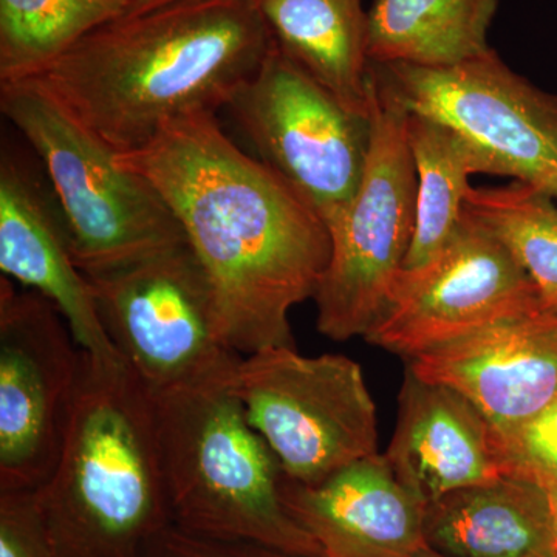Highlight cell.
<instances>
[{
    "mask_svg": "<svg viewBox=\"0 0 557 557\" xmlns=\"http://www.w3.org/2000/svg\"><path fill=\"white\" fill-rule=\"evenodd\" d=\"M116 159L170 205L211 282L226 346L240 357L295 347L289 310L313 299L332 255L321 215L244 152L218 113L171 121Z\"/></svg>",
    "mask_w": 557,
    "mask_h": 557,
    "instance_id": "6da1fadb",
    "label": "cell"
},
{
    "mask_svg": "<svg viewBox=\"0 0 557 557\" xmlns=\"http://www.w3.org/2000/svg\"><path fill=\"white\" fill-rule=\"evenodd\" d=\"M273 47L255 0H170L106 22L33 81L126 153L171 121L226 109Z\"/></svg>",
    "mask_w": 557,
    "mask_h": 557,
    "instance_id": "7a4b0ae2",
    "label": "cell"
},
{
    "mask_svg": "<svg viewBox=\"0 0 557 557\" xmlns=\"http://www.w3.org/2000/svg\"><path fill=\"white\" fill-rule=\"evenodd\" d=\"M36 491L60 557H141L172 523L156 398L126 362L83 351L57 468Z\"/></svg>",
    "mask_w": 557,
    "mask_h": 557,
    "instance_id": "3957f363",
    "label": "cell"
},
{
    "mask_svg": "<svg viewBox=\"0 0 557 557\" xmlns=\"http://www.w3.org/2000/svg\"><path fill=\"white\" fill-rule=\"evenodd\" d=\"M233 376L153 395L172 523L199 536L324 557L285 507L284 472L248 423Z\"/></svg>",
    "mask_w": 557,
    "mask_h": 557,
    "instance_id": "277c9868",
    "label": "cell"
},
{
    "mask_svg": "<svg viewBox=\"0 0 557 557\" xmlns=\"http://www.w3.org/2000/svg\"><path fill=\"white\" fill-rule=\"evenodd\" d=\"M0 110L38 156L84 276L188 244L159 189L123 166L39 83L0 84Z\"/></svg>",
    "mask_w": 557,
    "mask_h": 557,
    "instance_id": "5b68a950",
    "label": "cell"
},
{
    "mask_svg": "<svg viewBox=\"0 0 557 557\" xmlns=\"http://www.w3.org/2000/svg\"><path fill=\"white\" fill-rule=\"evenodd\" d=\"M408 119L409 110L370 65L368 164L347 211L329 228L332 255L313 296L318 330L329 339L364 338L412 244L417 172Z\"/></svg>",
    "mask_w": 557,
    "mask_h": 557,
    "instance_id": "8992f818",
    "label": "cell"
},
{
    "mask_svg": "<svg viewBox=\"0 0 557 557\" xmlns=\"http://www.w3.org/2000/svg\"><path fill=\"white\" fill-rule=\"evenodd\" d=\"M233 388L285 478L314 486L379 454V418L361 366L346 355L270 347L242 357Z\"/></svg>",
    "mask_w": 557,
    "mask_h": 557,
    "instance_id": "52a82bcc",
    "label": "cell"
},
{
    "mask_svg": "<svg viewBox=\"0 0 557 557\" xmlns=\"http://www.w3.org/2000/svg\"><path fill=\"white\" fill-rule=\"evenodd\" d=\"M87 278L109 339L153 395L236 372L242 357L223 341L211 282L188 244Z\"/></svg>",
    "mask_w": 557,
    "mask_h": 557,
    "instance_id": "ba28073f",
    "label": "cell"
},
{
    "mask_svg": "<svg viewBox=\"0 0 557 557\" xmlns=\"http://www.w3.org/2000/svg\"><path fill=\"white\" fill-rule=\"evenodd\" d=\"M274 174L327 228L354 200L370 150L372 120L338 100L274 44L226 109Z\"/></svg>",
    "mask_w": 557,
    "mask_h": 557,
    "instance_id": "9c48e42d",
    "label": "cell"
},
{
    "mask_svg": "<svg viewBox=\"0 0 557 557\" xmlns=\"http://www.w3.org/2000/svg\"><path fill=\"white\" fill-rule=\"evenodd\" d=\"M410 113L448 124L482 153L490 175L557 199V95L508 67L496 51L453 67L372 64Z\"/></svg>",
    "mask_w": 557,
    "mask_h": 557,
    "instance_id": "30bf717a",
    "label": "cell"
},
{
    "mask_svg": "<svg viewBox=\"0 0 557 557\" xmlns=\"http://www.w3.org/2000/svg\"><path fill=\"white\" fill-rule=\"evenodd\" d=\"M81 358L57 306L0 277V491H36L53 474Z\"/></svg>",
    "mask_w": 557,
    "mask_h": 557,
    "instance_id": "8fae6325",
    "label": "cell"
},
{
    "mask_svg": "<svg viewBox=\"0 0 557 557\" xmlns=\"http://www.w3.org/2000/svg\"><path fill=\"white\" fill-rule=\"evenodd\" d=\"M541 310L527 271L465 211L456 236L437 258L399 271L364 339L409 361L505 319Z\"/></svg>",
    "mask_w": 557,
    "mask_h": 557,
    "instance_id": "7c38bea8",
    "label": "cell"
},
{
    "mask_svg": "<svg viewBox=\"0 0 557 557\" xmlns=\"http://www.w3.org/2000/svg\"><path fill=\"white\" fill-rule=\"evenodd\" d=\"M408 366L421 379L465 395L497 442L557 395V311L505 319L418 355Z\"/></svg>",
    "mask_w": 557,
    "mask_h": 557,
    "instance_id": "4fadbf2b",
    "label": "cell"
},
{
    "mask_svg": "<svg viewBox=\"0 0 557 557\" xmlns=\"http://www.w3.org/2000/svg\"><path fill=\"white\" fill-rule=\"evenodd\" d=\"M0 270L2 276L51 300L81 350L123 361L102 327L89 278L76 265L49 182L3 145L0 157Z\"/></svg>",
    "mask_w": 557,
    "mask_h": 557,
    "instance_id": "5bb4252c",
    "label": "cell"
},
{
    "mask_svg": "<svg viewBox=\"0 0 557 557\" xmlns=\"http://www.w3.org/2000/svg\"><path fill=\"white\" fill-rule=\"evenodd\" d=\"M281 496L324 557H408L428 545L426 505L399 483L384 454L314 486L282 475Z\"/></svg>",
    "mask_w": 557,
    "mask_h": 557,
    "instance_id": "9a60e30c",
    "label": "cell"
},
{
    "mask_svg": "<svg viewBox=\"0 0 557 557\" xmlns=\"http://www.w3.org/2000/svg\"><path fill=\"white\" fill-rule=\"evenodd\" d=\"M397 428L384 454L395 478L424 505L505 478L493 429L465 395L406 366Z\"/></svg>",
    "mask_w": 557,
    "mask_h": 557,
    "instance_id": "2e32d148",
    "label": "cell"
},
{
    "mask_svg": "<svg viewBox=\"0 0 557 557\" xmlns=\"http://www.w3.org/2000/svg\"><path fill=\"white\" fill-rule=\"evenodd\" d=\"M424 539L446 557H557L547 490L511 478L428 504Z\"/></svg>",
    "mask_w": 557,
    "mask_h": 557,
    "instance_id": "e0dca14e",
    "label": "cell"
},
{
    "mask_svg": "<svg viewBox=\"0 0 557 557\" xmlns=\"http://www.w3.org/2000/svg\"><path fill=\"white\" fill-rule=\"evenodd\" d=\"M277 49L357 112L370 110L368 11L361 0H255Z\"/></svg>",
    "mask_w": 557,
    "mask_h": 557,
    "instance_id": "ac0fdd59",
    "label": "cell"
},
{
    "mask_svg": "<svg viewBox=\"0 0 557 557\" xmlns=\"http://www.w3.org/2000/svg\"><path fill=\"white\" fill-rule=\"evenodd\" d=\"M500 0H373L372 64L453 67L490 53L487 32Z\"/></svg>",
    "mask_w": 557,
    "mask_h": 557,
    "instance_id": "d6986e66",
    "label": "cell"
},
{
    "mask_svg": "<svg viewBox=\"0 0 557 557\" xmlns=\"http://www.w3.org/2000/svg\"><path fill=\"white\" fill-rule=\"evenodd\" d=\"M406 134L417 172V214L403 270H416L456 236L472 188L469 178L490 171L482 153L442 121L409 112Z\"/></svg>",
    "mask_w": 557,
    "mask_h": 557,
    "instance_id": "ffe728a7",
    "label": "cell"
},
{
    "mask_svg": "<svg viewBox=\"0 0 557 557\" xmlns=\"http://www.w3.org/2000/svg\"><path fill=\"white\" fill-rule=\"evenodd\" d=\"M129 0H0V84L38 78Z\"/></svg>",
    "mask_w": 557,
    "mask_h": 557,
    "instance_id": "44dd1931",
    "label": "cell"
},
{
    "mask_svg": "<svg viewBox=\"0 0 557 557\" xmlns=\"http://www.w3.org/2000/svg\"><path fill=\"white\" fill-rule=\"evenodd\" d=\"M465 211L515 256L545 310L557 311V199L527 183L469 189Z\"/></svg>",
    "mask_w": 557,
    "mask_h": 557,
    "instance_id": "7402d4cb",
    "label": "cell"
},
{
    "mask_svg": "<svg viewBox=\"0 0 557 557\" xmlns=\"http://www.w3.org/2000/svg\"><path fill=\"white\" fill-rule=\"evenodd\" d=\"M505 478L549 490L557 486V395L525 423L497 440Z\"/></svg>",
    "mask_w": 557,
    "mask_h": 557,
    "instance_id": "603a6c76",
    "label": "cell"
},
{
    "mask_svg": "<svg viewBox=\"0 0 557 557\" xmlns=\"http://www.w3.org/2000/svg\"><path fill=\"white\" fill-rule=\"evenodd\" d=\"M0 557H60L38 491H0Z\"/></svg>",
    "mask_w": 557,
    "mask_h": 557,
    "instance_id": "cb8c5ba5",
    "label": "cell"
},
{
    "mask_svg": "<svg viewBox=\"0 0 557 557\" xmlns=\"http://www.w3.org/2000/svg\"><path fill=\"white\" fill-rule=\"evenodd\" d=\"M141 557H304L269 545L188 533L174 523L150 539Z\"/></svg>",
    "mask_w": 557,
    "mask_h": 557,
    "instance_id": "d4e9b609",
    "label": "cell"
},
{
    "mask_svg": "<svg viewBox=\"0 0 557 557\" xmlns=\"http://www.w3.org/2000/svg\"><path fill=\"white\" fill-rule=\"evenodd\" d=\"M166 2H170V0H129V10H127V13H137V11L153 9V7Z\"/></svg>",
    "mask_w": 557,
    "mask_h": 557,
    "instance_id": "484cf974",
    "label": "cell"
},
{
    "mask_svg": "<svg viewBox=\"0 0 557 557\" xmlns=\"http://www.w3.org/2000/svg\"><path fill=\"white\" fill-rule=\"evenodd\" d=\"M547 493L549 498V507H552L553 523H555V533L557 541V486L549 487V490H547Z\"/></svg>",
    "mask_w": 557,
    "mask_h": 557,
    "instance_id": "4316f807",
    "label": "cell"
},
{
    "mask_svg": "<svg viewBox=\"0 0 557 557\" xmlns=\"http://www.w3.org/2000/svg\"><path fill=\"white\" fill-rule=\"evenodd\" d=\"M408 557H446V556L442 555V553L435 552L434 548H431V547H429V545H426V547L417 549L416 553H412V555H410Z\"/></svg>",
    "mask_w": 557,
    "mask_h": 557,
    "instance_id": "83f0119b",
    "label": "cell"
}]
</instances>
